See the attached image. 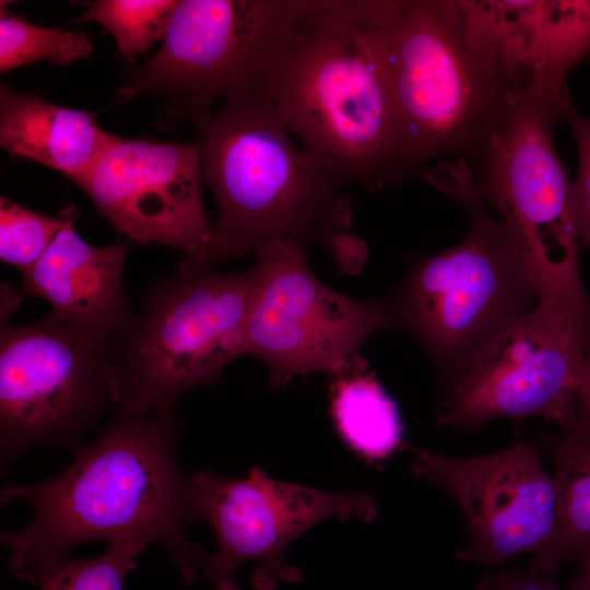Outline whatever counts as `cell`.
Wrapping results in <instances>:
<instances>
[{
	"label": "cell",
	"mask_w": 590,
	"mask_h": 590,
	"mask_svg": "<svg viewBox=\"0 0 590 590\" xmlns=\"http://www.w3.org/2000/svg\"><path fill=\"white\" fill-rule=\"evenodd\" d=\"M60 213L61 231L45 255L21 273V294L48 302L54 315L94 339L113 342L133 317L122 284L127 248L87 244L74 228L78 209L70 204Z\"/></svg>",
	"instance_id": "9a60e30c"
},
{
	"label": "cell",
	"mask_w": 590,
	"mask_h": 590,
	"mask_svg": "<svg viewBox=\"0 0 590 590\" xmlns=\"http://www.w3.org/2000/svg\"><path fill=\"white\" fill-rule=\"evenodd\" d=\"M115 137L98 126L97 114L0 85V146L64 174L78 186Z\"/></svg>",
	"instance_id": "2e32d148"
},
{
	"label": "cell",
	"mask_w": 590,
	"mask_h": 590,
	"mask_svg": "<svg viewBox=\"0 0 590 590\" xmlns=\"http://www.w3.org/2000/svg\"><path fill=\"white\" fill-rule=\"evenodd\" d=\"M180 0H96L78 21H94L115 38L121 58L134 62L163 40Z\"/></svg>",
	"instance_id": "ffe728a7"
},
{
	"label": "cell",
	"mask_w": 590,
	"mask_h": 590,
	"mask_svg": "<svg viewBox=\"0 0 590 590\" xmlns=\"http://www.w3.org/2000/svg\"><path fill=\"white\" fill-rule=\"evenodd\" d=\"M264 90L299 146L345 185L374 193L401 182L389 92L359 28L300 27Z\"/></svg>",
	"instance_id": "5b68a950"
},
{
	"label": "cell",
	"mask_w": 590,
	"mask_h": 590,
	"mask_svg": "<svg viewBox=\"0 0 590 590\" xmlns=\"http://www.w3.org/2000/svg\"><path fill=\"white\" fill-rule=\"evenodd\" d=\"M554 444L563 562L590 558V420L581 412Z\"/></svg>",
	"instance_id": "ac0fdd59"
},
{
	"label": "cell",
	"mask_w": 590,
	"mask_h": 590,
	"mask_svg": "<svg viewBox=\"0 0 590 590\" xmlns=\"http://www.w3.org/2000/svg\"><path fill=\"white\" fill-rule=\"evenodd\" d=\"M256 288L245 355L260 359L273 387L331 373L393 323L382 299L339 293L312 273L305 247L275 240L255 253Z\"/></svg>",
	"instance_id": "8fae6325"
},
{
	"label": "cell",
	"mask_w": 590,
	"mask_h": 590,
	"mask_svg": "<svg viewBox=\"0 0 590 590\" xmlns=\"http://www.w3.org/2000/svg\"><path fill=\"white\" fill-rule=\"evenodd\" d=\"M181 259L146 290L144 307L113 341L115 413L175 411L188 391L221 381L245 355L256 274Z\"/></svg>",
	"instance_id": "8992f818"
},
{
	"label": "cell",
	"mask_w": 590,
	"mask_h": 590,
	"mask_svg": "<svg viewBox=\"0 0 590 590\" xmlns=\"http://www.w3.org/2000/svg\"><path fill=\"white\" fill-rule=\"evenodd\" d=\"M189 479L197 518L209 523L217 541V552L204 573L214 590H241L237 570L252 560L259 564L251 574L256 590L300 581L302 570L283 556L294 540L331 516L369 522L377 512L366 493H328L275 481L259 465L245 479L224 477L208 470Z\"/></svg>",
	"instance_id": "4fadbf2b"
},
{
	"label": "cell",
	"mask_w": 590,
	"mask_h": 590,
	"mask_svg": "<svg viewBox=\"0 0 590 590\" xmlns=\"http://www.w3.org/2000/svg\"><path fill=\"white\" fill-rule=\"evenodd\" d=\"M580 567L568 590H590V558L579 562Z\"/></svg>",
	"instance_id": "484cf974"
},
{
	"label": "cell",
	"mask_w": 590,
	"mask_h": 590,
	"mask_svg": "<svg viewBox=\"0 0 590 590\" xmlns=\"http://www.w3.org/2000/svg\"><path fill=\"white\" fill-rule=\"evenodd\" d=\"M361 31L389 92L401 182L447 156L471 168L523 85L471 40L457 0H393Z\"/></svg>",
	"instance_id": "7a4b0ae2"
},
{
	"label": "cell",
	"mask_w": 590,
	"mask_h": 590,
	"mask_svg": "<svg viewBox=\"0 0 590 590\" xmlns=\"http://www.w3.org/2000/svg\"><path fill=\"white\" fill-rule=\"evenodd\" d=\"M590 345V300L542 296L452 382L437 423L477 429L496 418L542 417L562 428L579 415Z\"/></svg>",
	"instance_id": "30bf717a"
},
{
	"label": "cell",
	"mask_w": 590,
	"mask_h": 590,
	"mask_svg": "<svg viewBox=\"0 0 590 590\" xmlns=\"http://www.w3.org/2000/svg\"><path fill=\"white\" fill-rule=\"evenodd\" d=\"M424 179L463 203L470 228L459 244L418 260L382 298L453 382L500 334L538 305L541 293L523 250L479 196L462 161H438Z\"/></svg>",
	"instance_id": "277c9868"
},
{
	"label": "cell",
	"mask_w": 590,
	"mask_h": 590,
	"mask_svg": "<svg viewBox=\"0 0 590 590\" xmlns=\"http://www.w3.org/2000/svg\"><path fill=\"white\" fill-rule=\"evenodd\" d=\"M569 123L578 151V176L573 181L571 214L578 243L590 248V119L570 104L564 115Z\"/></svg>",
	"instance_id": "603a6c76"
},
{
	"label": "cell",
	"mask_w": 590,
	"mask_h": 590,
	"mask_svg": "<svg viewBox=\"0 0 590 590\" xmlns=\"http://www.w3.org/2000/svg\"><path fill=\"white\" fill-rule=\"evenodd\" d=\"M331 413L345 442L367 460H382L402 445L397 405L366 362L354 355L330 373Z\"/></svg>",
	"instance_id": "e0dca14e"
},
{
	"label": "cell",
	"mask_w": 590,
	"mask_h": 590,
	"mask_svg": "<svg viewBox=\"0 0 590 590\" xmlns=\"http://www.w3.org/2000/svg\"><path fill=\"white\" fill-rule=\"evenodd\" d=\"M62 225L61 213L57 217L37 213L1 196V260L25 272L45 255Z\"/></svg>",
	"instance_id": "7402d4cb"
},
{
	"label": "cell",
	"mask_w": 590,
	"mask_h": 590,
	"mask_svg": "<svg viewBox=\"0 0 590 590\" xmlns=\"http://www.w3.org/2000/svg\"><path fill=\"white\" fill-rule=\"evenodd\" d=\"M410 450L412 472L446 491L465 519L470 543L457 558L497 566L531 554V573L546 576L564 565L555 481L533 445L472 457Z\"/></svg>",
	"instance_id": "7c38bea8"
},
{
	"label": "cell",
	"mask_w": 590,
	"mask_h": 590,
	"mask_svg": "<svg viewBox=\"0 0 590 590\" xmlns=\"http://www.w3.org/2000/svg\"><path fill=\"white\" fill-rule=\"evenodd\" d=\"M578 405L580 412L590 420V345L578 389Z\"/></svg>",
	"instance_id": "d4e9b609"
},
{
	"label": "cell",
	"mask_w": 590,
	"mask_h": 590,
	"mask_svg": "<svg viewBox=\"0 0 590 590\" xmlns=\"http://www.w3.org/2000/svg\"><path fill=\"white\" fill-rule=\"evenodd\" d=\"M570 97L524 85L503 122L470 168L481 199L512 232L541 296L586 292L579 272L571 188L553 129Z\"/></svg>",
	"instance_id": "ba28073f"
},
{
	"label": "cell",
	"mask_w": 590,
	"mask_h": 590,
	"mask_svg": "<svg viewBox=\"0 0 590 590\" xmlns=\"http://www.w3.org/2000/svg\"><path fill=\"white\" fill-rule=\"evenodd\" d=\"M175 411L114 414L101 435L55 476L1 488V505L24 500L31 522L1 534L13 577L38 586L84 543L144 535L160 544L188 585L212 555L191 543L197 521L190 479L177 460Z\"/></svg>",
	"instance_id": "6da1fadb"
},
{
	"label": "cell",
	"mask_w": 590,
	"mask_h": 590,
	"mask_svg": "<svg viewBox=\"0 0 590 590\" xmlns=\"http://www.w3.org/2000/svg\"><path fill=\"white\" fill-rule=\"evenodd\" d=\"M93 43L84 32L62 31L32 24L0 2V72L46 61L60 67L87 59Z\"/></svg>",
	"instance_id": "d6986e66"
},
{
	"label": "cell",
	"mask_w": 590,
	"mask_h": 590,
	"mask_svg": "<svg viewBox=\"0 0 590 590\" xmlns=\"http://www.w3.org/2000/svg\"><path fill=\"white\" fill-rule=\"evenodd\" d=\"M477 590H560L551 576L502 574L485 577Z\"/></svg>",
	"instance_id": "cb8c5ba5"
},
{
	"label": "cell",
	"mask_w": 590,
	"mask_h": 590,
	"mask_svg": "<svg viewBox=\"0 0 590 590\" xmlns=\"http://www.w3.org/2000/svg\"><path fill=\"white\" fill-rule=\"evenodd\" d=\"M116 410L113 342L50 312L15 326L1 315L0 453L7 471L44 445L83 449L87 433Z\"/></svg>",
	"instance_id": "9c48e42d"
},
{
	"label": "cell",
	"mask_w": 590,
	"mask_h": 590,
	"mask_svg": "<svg viewBox=\"0 0 590 590\" xmlns=\"http://www.w3.org/2000/svg\"><path fill=\"white\" fill-rule=\"evenodd\" d=\"M300 27L298 0H180L161 48L122 74L113 104L151 95L194 123L262 87Z\"/></svg>",
	"instance_id": "52a82bcc"
},
{
	"label": "cell",
	"mask_w": 590,
	"mask_h": 590,
	"mask_svg": "<svg viewBox=\"0 0 590 590\" xmlns=\"http://www.w3.org/2000/svg\"><path fill=\"white\" fill-rule=\"evenodd\" d=\"M201 170L219 209L209 262L275 240L331 250L353 224L345 184L290 133L264 85L193 123Z\"/></svg>",
	"instance_id": "3957f363"
},
{
	"label": "cell",
	"mask_w": 590,
	"mask_h": 590,
	"mask_svg": "<svg viewBox=\"0 0 590 590\" xmlns=\"http://www.w3.org/2000/svg\"><path fill=\"white\" fill-rule=\"evenodd\" d=\"M194 143L115 137L79 185L120 233L209 264L214 224L204 209ZM213 266V264H212Z\"/></svg>",
	"instance_id": "5bb4252c"
},
{
	"label": "cell",
	"mask_w": 590,
	"mask_h": 590,
	"mask_svg": "<svg viewBox=\"0 0 590 590\" xmlns=\"http://www.w3.org/2000/svg\"><path fill=\"white\" fill-rule=\"evenodd\" d=\"M153 543L144 535L116 539L106 551L90 559L70 556L37 586L39 590H125L128 574L138 565L144 548Z\"/></svg>",
	"instance_id": "44dd1931"
}]
</instances>
